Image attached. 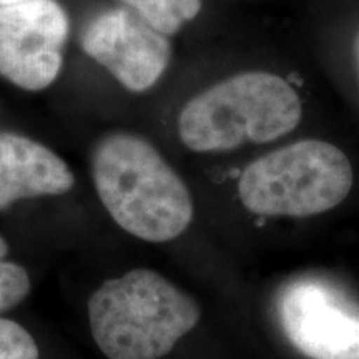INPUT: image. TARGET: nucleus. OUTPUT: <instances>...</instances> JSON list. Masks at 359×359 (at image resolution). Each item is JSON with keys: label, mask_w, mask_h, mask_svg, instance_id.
Segmentation results:
<instances>
[{"label": "nucleus", "mask_w": 359, "mask_h": 359, "mask_svg": "<svg viewBox=\"0 0 359 359\" xmlns=\"http://www.w3.org/2000/svg\"><path fill=\"white\" fill-rule=\"evenodd\" d=\"M92 180L102 205L122 230L165 243L190 226L193 200L180 175L140 135L114 132L92 150Z\"/></svg>", "instance_id": "1"}, {"label": "nucleus", "mask_w": 359, "mask_h": 359, "mask_svg": "<svg viewBox=\"0 0 359 359\" xmlns=\"http://www.w3.org/2000/svg\"><path fill=\"white\" fill-rule=\"evenodd\" d=\"M200 304L154 269H130L88 298L92 338L109 359H161L200 323Z\"/></svg>", "instance_id": "2"}, {"label": "nucleus", "mask_w": 359, "mask_h": 359, "mask_svg": "<svg viewBox=\"0 0 359 359\" xmlns=\"http://www.w3.org/2000/svg\"><path fill=\"white\" fill-rule=\"evenodd\" d=\"M302 116V98L285 79L243 72L193 97L178 116V133L190 150L217 154L275 142L293 132Z\"/></svg>", "instance_id": "3"}, {"label": "nucleus", "mask_w": 359, "mask_h": 359, "mask_svg": "<svg viewBox=\"0 0 359 359\" xmlns=\"http://www.w3.org/2000/svg\"><path fill=\"white\" fill-rule=\"evenodd\" d=\"M354 183L351 161L336 145L302 140L251 161L238 182L248 212L304 218L336 208Z\"/></svg>", "instance_id": "4"}, {"label": "nucleus", "mask_w": 359, "mask_h": 359, "mask_svg": "<svg viewBox=\"0 0 359 359\" xmlns=\"http://www.w3.org/2000/svg\"><path fill=\"white\" fill-rule=\"evenodd\" d=\"M283 333L309 359H359V306L331 283L303 278L278 299Z\"/></svg>", "instance_id": "5"}, {"label": "nucleus", "mask_w": 359, "mask_h": 359, "mask_svg": "<svg viewBox=\"0 0 359 359\" xmlns=\"http://www.w3.org/2000/svg\"><path fill=\"white\" fill-rule=\"evenodd\" d=\"M69 17L55 0L0 7V77L29 92L55 82L64 64Z\"/></svg>", "instance_id": "6"}, {"label": "nucleus", "mask_w": 359, "mask_h": 359, "mask_svg": "<svg viewBox=\"0 0 359 359\" xmlns=\"http://www.w3.org/2000/svg\"><path fill=\"white\" fill-rule=\"evenodd\" d=\"M82 48L135 93L154 87L172 60L168 35L128 6L93 17L82 34Z\"/></svg>", "instance_id": "7"}, {"label": "nucleus", "mask_w": 359, "mask_h": 359, "mask_svg": "<svg viewBox=\"0 0 359 359\" xmlns=\"http://www.w3.org/2000/svg\"><path fill=\"white\" fill-rule=\"evenodd\" d=\"M75 177L55 151L19 133H0V212L20 200L69 193Z\"/></svg>", "instance_id": "8"}, {"label": "nucleus", "mask_w": 359, "mask_h": 359, "mask_svg": "<svg viewBox=\"0 0 359 359\" xmlns=\"http://www.w3.org/2000/svg\"><path fill=\"white\" fill-rule=\"evenodd\" d=\"M123 2L165 35L177 34L201 11V0H123Z\"/></svg>", "instance_id": "9"}, {"label": "nucleus", "mask_w": 359, "mask_h": 359, "mask_svg": "<svg viewBox=\"0 0 359 359\" xmlns=\"http://www.w3.org/2000/svg\"><path fill=\"white\" fill-rule=\"evenodd\" d=\"M8 245L0 235V313L15 308L30 293V276L20 264L8 262Z\"/></svg>", "instance_id": "10"}, {"label": "nucleus", "mask_w": 359, "mask_h": 359, "mask_svg": "<svg viewBox=\"0 0 359 359\" xmlns=\"http://www.w3.org/2000/svg\"><path fill=\"white\" fill-rule=\"evenodd\" d=\"M0 359H39V346L32 334L6 318H0Z\"/></svg>", "instance_id": "11"}, {"label": "nucleus", "mask_w": 359, "mask_h": 359, "mask_svg": "<svg viewBox=\"0 0 359 359\" xmlns=\"http://www.w3.org/2000/svg\"><path fill=\"white\" fill-rule=\"evenodd\" d=\"M354 58H356V67H358V75H359V34L354 42Z\"/></svg>", "instance_id": "12"}, {"label": "nucleus", "mask_w": 359, "mask_h": 359, "mask_svg": "<svg viewBox=\"0 0 359 359\" xmlns=\"http://www.w3.org/2000/svg\"><path fill=\"white\" fill-rule=\"evenodd\" d=\"M22 2H30V0H0V7L15 6V4H22Z\"/></svg>", "instance_id": "13"}]
</instances>
